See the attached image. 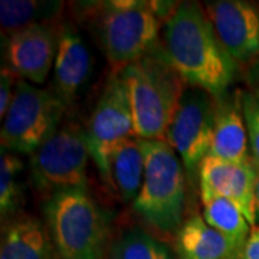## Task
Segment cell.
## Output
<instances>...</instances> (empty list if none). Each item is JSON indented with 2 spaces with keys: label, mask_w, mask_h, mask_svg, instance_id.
Listing matches in <instances>:
<instances>
[{
  "label": "cell",
  "mask_w": 259,
  "mask_h": 259,
  "mask_svg": "<svg viewBox=\"0 0 259 259\" xmlns=\"http://www.w3.org/2000/svg\"><path fill=\"white\" fill-rule=\"evenodd\" d=\"M163 54L187 87L210 94L214 100L226 95L236 75V62L226 52L206 12L185 2L164 22Z\"/></svg>",
  "instance_id": "cell-1"
},
{
  "label": "cell",
  "mask_w": 259,
  "mask_h": 259,
  "mask_svg": "<svg viewBox=\"0 0 259 259\" xmlns=\"http://www.w3.org/2000/svg\"><path fill=\"white\" fill-rule=\"evenodd\" d=\"M136 136L166 140L186 85L168 64L160 45L122 71Z\"/></svg>",
  "instance_id": "cell-2"
},
{
  "label": "cell",
  "mask_w": 259,
  "mask_h": 259,
  "mask_svg": "<svg viewBox=\"0 0 259 259\" xmlns=\"http://www.w3.org/2000/svg\"><path fill=\"white\" fill-rule=\"evenodd\" d=\"M47 228L62 259H104L108 222L87 187L51 194L44 204Z\"/></svg>",
  "instance_id": "cell-3"
},
{
  "label": "cell",
  "mask_w": 259,
  "mask_h": 259,
  "mask_svg": "<svg viewBox=\"0 0 259 259\" xmlns=\"http://www.w3.org/2000/svg\"><path fill=\"white\" fill-rule=\"evenodd\" d=\"M146 154L144 180L133 207L157 231L177 232L183 223L186 171L166 140H141Z\"/></svg>",
  "instance_id": "cell-4"
},
{
  "label": "cell",
  "mask_w": 259,
  "mask_h": 259,
  "mask_svg": "<svg viewBox=\"0 0 259 259\" xmlns=\"http://www.w3.org/2000/svg\"><path fill=\"white\" fill-rule=\"evenodd\" d=\"M164 20L151 2L118 0L105 3L101 16V42L112 68L125 66L148 55L158 45Z\"/></svg>",
  "instance_id": "cell-5"
},
{
  "label": "cell",
  "mask_w": 259,
  "mask_h": 259,
  "mask_svg": "<svg viewBox=\"0 0 259 259\" xmlns=\"http://www.w3.org/2000/svg\"><path fill=\"white\" fill-rule=\"evenodd\" d=\"M65 107L54 91L18 81L9 110L3 118L2 148L32 156L61 125Z\"/></svg>",
  "instance_id": "cell-6"
},
{
  "label": "cell",
  "mask_w": 259,
  "mask_h": 259,
  "mask_svg": "<svg viewBox=\"0 0 259 259\" xmlns=\"http://www.w3.org/2000/svg\"><path fill=\"white\" fill-rule=\"evenodd\" d=\"M88 143L85 130L74 121L61 124L30 156V177L39 192L51 194L87 187Z\"/></svg>",
  "instance_id": "cell-7"
},
{
  "label": "cell",
  "mask_w": 259,
  "mask_h": 259,
  "mask_svg": "<svg viewBox=\"0 0 259 259\" xmlns=\"http://www.w3.org/2000/svg\"><path fill=\"white\" fill-rule=\"evenodd\" d=\"M216 100L203 90L186 87L167 130L166 141L176 150L187 177L194 182L212 147Z\"/></svg>",
  "instance_id": "cell-8"
},
{
  "label": "cell",
  "mask_w": 259,
  "mask_h": 259,
  "mask_svg": "<svg viewBox=\"0 0 259 259\" xmlns=\"http://www.w3.org/2000/svg\"><path fill=\"white\" fill-rule=\"evenodd\" d=\"M88 151L102 179L110 185V154L121 141L134 137L128 93L121 72L110 76L85 128ZM137 137V136H136Z\"/></svg>",
  "instance_id": "cell-9"
},
{
  "label": "cell",
  "mask_w": 259,
  "mask_h": 259,
  "mask_svg": "<svg viewBox=\"0 0 259 259\" xmlns=\"http://www.w3.org/2000/svg\"><path fill=\"white\" fill-rule=\"evenodd\" d=\"M256 175L258 166L252 157L245 163H229L207 156L199 170L202 200L210 197L228 199L241 209L250 226H255Z\"/></svg>",
  "instance_id": "cell-10"
},
{
  "label": "cell",
  "mask_w": 259,
  "mask_h": 259,
  "mask_svg": "<svg viewBox=\"0 0 259 259\" xmlns=\"http://www.w3.org/2000/svg\"><path fill=\"white\" fill-rule=\"evenodd\" d=\"M204 12L235 62L259 55V10L255 6L242 0H219L207 3Z\"/></svg>",
  "instance_id": "cell-11"
},
{
  "label": "cell",
  "mask_w": 259,
  "mask_h": 259,
  "mask_svg": "<svg viewBox=\"0 0 259 259\" xmlns=\"http://www.w3.org/2000/svg\"><path fill=\"white\" fill-rule=\"evenodd\" d=\"M59 36L51 25H35L10 35L6 45L8 68L33 83H44L55 65Z\"/></svg>",
  "instance_id": "cell-12"
},
{
  "label": "cell",
  "mask_w": 259,
  "mask_h": 259,
  "mask_svg": "<svg viewBox=\"0 0 259 259\" xmlns=\"http://www.w3.org/2000/svg\"><path fill=\"white\" fill-rule=\"evenodd\" d=\"M249 139L242 111V93L216 100V118L209 156L229 163H245Z\"/></svg>",
  "instance_id": "cell-13"
},
{
  "label": "cell",
  "mask_w": 259,
  "mask_h": 259,
  "mask_svg": "<svg viewBox=\"0 0 259 259\" xmlns=\"http://www.w3.org/2000/svg\"><path fill=\"white\" fill-rule=\"evenodd\" d=\"M91 71V55L74 29L61 32L54 65V94L69 105Z\"/></svg>",
  "instance_id": "cell-14"
},
{
  "label": "cell",
  "mask_w": 259,
  "mask_h": 259,
  "mask_svg": "<svg viewBox=\"0 0 259 259\" xmlns=\"http://www.w3.org/2000/svg\"><path fill=\"white\" fill-rule=\"evenodd\" d=\"M179 259H242V252L222 233L213 229L203 216L186 219L175 236Z\"/></svg>",
  "instance_id": "cell-15"
},
{
  "label": "cell",
  "mask_w": 259,
  "mask_h": 259,
  "mask_svg": "<svg viewBox=\"0 0 259 259\" xmlns=\"http://www.w3.org/2000/svg\"><path fill=\"white\" fill-rule=\"evenodd\" d=\"M55 245L39 219L19 214L2 233L0 259H54Z\"/></svg>",
  "instance_id": "cell-16"
},
{
  "label": "cell",
  "mask_w": 259,
  "mask_h": 259,
  "mask_svg": "<svg viewBox=\"0 0 259 259\" xmlns=\"http://www.w3.org/2000/svg\"><path fill=\"white\" fill-rule=\"evenodd\" d=\"M110 185L118 192L124 202L137 199L146 170V154L143 141L139 137H130L115 146L110 154Z\"/></svg>",
  "instance_id": "cell-17"
},
{
  "label": "cell",
  "mask_w": 259,
  "mask_h": 259,
  "mask_svg": "<svg viewBox=\"0 0 259 259\" xmlns=\"http://www.w3.org/2000/svg\"><path fill=\"white\" fill-rule=\"evenodd\" d=\"M203 219L213 229L222 233L225 238L243 252L250 235V225L241 209L231 200L223 197H210L202 200Z\"/></svg>",
  "instance_id": "cell-18"
},
{
  "label": "cell",
  "mask_w": 259,
  "mask_h": 259,
  "mask_svg": "<svg viewBox=\"0 0 259 259\" xmlns=\"http://www.w3.org/2000/svg\"><path fill=\"white\" fill-rule=\"evenodd\" d=\"M62 9L61 2H35V0H3L0 3V23L3 33L13 35L19 30L44 25L54 19Z\"/></svg>",
  "instance_id": "cell-19"
},
{
  "label": "cell",
  "mask_w": 259,
  "mask_h": 259,
  "mask_svg": "<svg viewBox=\"0 0 259 259\" xmlns=\"http://www.w3.org/2000/svg\"><path fill=\"white\" fill-rule=\"evenodd\" d=\"M114 259H173L164 243L141 229H131L114 246Z\"/></svg>",
  "instance_id": "cell-20"
},
{
  "label": "cell",
  "mask_w": 259,
  "mask_h": 259,
  "mask_svg": "<svg viewBox=\"0 0 259 259\" xmlns=\"http://www.w3.org/2000/svg\"><path fill=\"white\" fill-rule=\"evenodd\" d=\"M22 161L13 153L2 148L0 157V212L5 219L15 210L18 203V175Z\"/></svg>",
  "instance_id": "cell-21"
},
{
  "label": "cell",
  "mask_w": 259,
  "mask_h": 259,
  "mask_svg": "<svg viewBox=\"0 0 259 259\" xmlns=\"http://www.w3.org/2000/svg\"><path fill=\"white\" fill-rule=\"evenodd\" d=\"M242 111L248 130L252 160L259 167V98L256 94L242 93Z\"/></svg>",
  "instance_id": "cell-22"
},
{
  "label": "cell",
  "mask_w": 259,
  "mask_h": 259,
  "mask_svg": "<svg viewBox=\"0 0 259 259\" xmlns=\"http://www.w3.org/2000/svg\"><path fill=\"white\" fill-rule=\"evenodd\" d=\"M16 83L18 82H15V74L9 68H3L2 74H0V115H2V120L5 118L6 112L9 110L10 102L13 98L12 88Z\"/></svg>",
  "instance_id": "cell-23"
},
{
  "label": "cell",
  "mask_w": 259,
  "mask_h": 259,
  "mask_svg": "<svg viewBox=\"0 0 259 259\" xmlns=\"http://www.w3.org/2000/svg\"><path fill=\"white\" fill-rule=\"evenodd\" d=\"M242 259H259V226L250 232L248 242L243 248Z\"/></svg>",
  "instance_id": "cell-24"
},
{
  "label": "cell",
  "mask_w": 259,
  "mask_h": 259,
  "mask_svg": "<svg viewBox=\"0 0 259 259\" xmlns=\"http://www.w3.org/2000/svg\"><path fill=\"white\" fill-rule=\"evenodd\" d=\"M255 213H256V222H259V167L256 175V185H255Z\"/></svg>",
  "instance_id": "cell-25"
},
{
  "label": "cell",
  "mask_w": 259,
  "mask_h": 259,
  "mask_svg": "<svg viewBox=\"0 0 259 259\" xmlns=\"http://www.w3.org/2000/svg\"><path fill=\"white\" fill-rule=\"evenodd\" d=\"M255 94H256V95H258V98H259V90H258V91H256V93H255Z\"/></svg>",
  "instance_id": "cell-26"
}]
</instances>
